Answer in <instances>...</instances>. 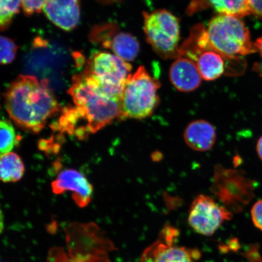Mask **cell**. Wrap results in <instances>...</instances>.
Segmentation results:
<instances>
[{"mask_svg": "<svg viewBox=\"0 0 262 262\" xmlns=\"http://www.w3.org/2000/svg\"><path fill=\"white\" fill-rule=\"evenodd\" d=\"M251 215L255 227L262 231V199L255 203L251 209Z\"/></svg>", "mask_w": 262, "mask_h": 262, "instance_id": "cell-22", "label": "cell"}, {"mask_svg": "<svg viewBox=\"0 0 262 262\" xmlns=\"http://www.w3.org/2000/svg\"><path fill=\"white\" fill-rule=\"evenodd\" d=\"M212 7L221 15L244 17L251 13L248 0H192L189 6V14L198 10Z\"/></svg>", "mask_w": 262, "mask_h": 262, "instance_id": "cell-15", "label": "cell"}, {"mask_svg": "<svg viewBox=\"0 0 262 262\" xmlns=\"http://www.w3.org/2000/svg\"><path fill=\"white\" fill-rule=\"evenodd\" d=\"M42 11L52 24L64 31L73 30L80 21V0H49Z\"/></svg>", "mask_w": 262, "mask_h": 262, "instance_id": "cell-12", "label": "cell"}, {"mask_svg": "<svg viewBox=\"0 0 262 262\" xmlns=\"http://www.w3.org/2000/svg\"><path fill=\"white\" fill-rule=\"evenodd\" d=\"M184 139L190 148L199 152L210 150L216 141V130L206 120L193 121L186 127Z\"/></svg>", "mask_w": 262, "mask_h": 262, "instance_id": "cell-14", "label": "cell"}, {"mask_svg": "<svg viewBox=\"0 0 262 262\" xmlns=\"http://www.w3.org/2000/svg\"><path fill=\"white\" fill-rule=\"evenodd\" d=\"M257 151L258 157L262 161V136L258 139L257 144Z\"/></svg>", "mask_w": 262, "mask_h": 262, "instance_id": "cell-24", "label": "cell"}, {"mask_svg": "<svg viewBox=\"0 0 262 262\" xmlns=\"http://www.w3.org/2000/svg\"><path fill=\"white\" fill-rule=\"evenodd\" d=\"M178 229L166 226L155 243L147 248L140 262H196L199 251L177 245Z\"/></svg>", "mask_w": 262, "mask_h": 262, "instance_id": "cell-10", "label": "cell"}, {"mask_svg": "<svg viewBox=\"0 0 262 262\" xmlns=\"http://www.w3.org/2000/svg\"><path fill=\"white\" fill-rule=\"evenodd\" d=\"M97 2H99L101 4L103 5H111L114 3H119L122 0H96Z\"/></svg>", "mask_w": 262, "mask_h": 262, "instance_id": "cell-25", "label": "cell"}, {"mask_svg": "<svg viewBox=\"0 0 262 262\" xmlns=\"http://www.w3.org/2000/svg\"><path fill=\"white\" fill-rule=\"evenodd\" d=\"M207 32L213 47L226 56L239 57L257 51L248 28L236 16H215L209 22Z\"/></svg>", "mask_w": 262, "mask_h": 262, "instance_id": "cell-5", "label": "cell"}, {"mask_svg": "<svg viewBox=\"0 0 262 262\" xmlns=\"http://www.w3.org/2000/svg\"><path fill=\"white\" fill-rule=\"evenodd\" d=\"M114 30L102 42L104 48L111 49L117 56L126 61L135 60L139 53L140 45L137 39L126 32H118Z\"/></svg>", "mask_w": 262, "mask_h": 262, "instance_id": "cell-16", "label": "cell"}, {"mask_svg": "<svg viewBox=\"0 0 262 262\" xmlns=\"http://www.w3.org/2000/svg\"><path fill=\"white\" fill-rule=\"evenodd\" d=\"M10 117L23 129L39 133L49 119L58 112L59 104L47 80L20 75L5 93Z\"/></svg>", "mask_w": 262, "mask_h": 262, "instance_id": "cell-1", "label": "cell"}, {"mask_svg": "<svg viewBox=\"0 0 262 262\" xmlns=\"http://www.w3.org/2000/svg\"><path fill=\"white\" fill-rule=\"evenodd\" d=\"M68 93L90 134L96 133L121 117V100L106 94L83 73L74 75Z\"/></svg>", "mask_w": 262, "mask_h": 262, "instance_id": "cell-2", "label": "cell"}, {"mask_svg": "<svg viewBox=\"0 0 262 262\" xmlns=\"http://www.w3.org/2000/svg\"><path fill=\"white\" fill-rule=\"evenodd\" d=\"M146 41L162 58L180 57L179 19L167 10L143 12Z\"/></svg>", "mask_w": 262, "mask_h": 262, "instance_id": "cell-7", "label": "cell"}, {"mask_svg": "<svg viewBox=\"0 0 262 262\" xmlns=\"http://www.w3.org/2000/svg\"><path fill=\"white\" fill-rule=\"evenodd\" d=\"M131 66L116 55L97 51L91 55L83 73L111 97L122 100Z\"/></svg>", "mask_w": 262, "mask_h": 262, "instance_id": "cell-6", "label": "cell"}, {"mask_svg": "<svg viewBox=\"0 0 262 262\" xmlns=\"http://www.w3.org/2000/svg\"><path fill=\"white\" fill-rule=\"evenodd\" d=\"M22 6L21 0H0V27L6 30L11 24L13 18L18 14Z\"/></svg>", "mask_w": 262, "mask_h": 262, "instance_id": "cell-18", "label": "cell"}, {"mask_svg": "<svg viewBox=\"0 0 262 262\" xmlns=\"http://www.w3.org/2000/svg\"><path fill=\"white\" fill-rule=\"evenodd\" d=\"M211 190L225 207L232 213L242 210L253 195V182L243 172L215 166Z\"/></svg>", "mask_w": 262, "mask_h": 262, "instance_id": "cell-8", "label": "cell"}, {"mask_svg": "<svg viewBox=\"0 0 262 262\" xmlns=\"http://www.w3.org/2000/svg\"><path fill=\"white\" fill-rule=\"evenodd\" d=\"M232 214L210 196L201 194L196 196L190 206L188 224L196 233L210 236L223 223L230 220Z\"/></svg>", "mask_w": 262, "mask_h": 262, "instance_id": "cell-9", "label": "cell"}, {"mask_svg": "<svg viewBox=\"0 0 262 262\" xmlns=\"http://www.w3.org/2000/svg\"><path fill=\"white\" fill-rule=\"evenodd\" d=\"M52 191L61 194L66 191L73 192V199L79 207L84 208L90 204L93 188L81 173L73 169H68L59 173L52 183Z\"/></svg>", "mask_w": 262, "mask_h": 262, "instance_id": "cell-11", "label": "cell"}, {"mask_svg": "<svg viewBox=\"0 0 262 262\" xmlns=\"http://www.w3.org/2000/svg\"><path fill=\"white\" fill-rule=\"evenodd\" d=\"M24 164L17 154L9 152L1 155L0 178L2 182H17L24 176Z\"/></svg>", "mask_w": 262, "mask_h": 262, "instance_id": "cell-17", "label": "cell"}, {"mask_svg": "<svg viewBox=\"0 0 262 262\" xmlns=\"http://www.w3.org/2000/svg\"><path fill=\"white\" fill-rule=\"evenodd\" d=\"M160 87V82L140 67L126 81L121 100L120 119L142 120L151 116L159 103Z\"/></svg>", "mask_w": 262, "mask_h": 262, "instance_id": "cell-4", "label": "cell"}, {"mask_svg": "<svg viewBox=\"0 0 262 262\" xmlns=\"http://www.w3.org/2000/svg\"><path fill=\"white\" fill-rule=\"evenodd\" d=\"M180 57L191 60L196 66L200 74L206 81L217 79L226 71L232 74L237 72L233 69L244 62H238L239 57L226 56L217 50L209 41L207 29L202 24L196 25L190 31L189 37L179 49Z\"/></svg>", "mask_w": 262, "mask_h": 262, "instance_id": "cell-3", "label": "cell"}, {"mask_svg": "<svg viewBox=\"0 0 262 262\" xmlns=\"http://www.w3.org/2000/svg\"><path fill=\"white\" fill-rule=\"evenodd\" d=\"M0 137H1V155L11 152L16 143V137L14 126L8 120H2L0 124Z\"/></svg>", "mask_w": 262, "mask_h": 262, "instance_id": "cell-19", "label": "cell"}, {"mask_svg": "<svg viewBox=\"0 0 262 262\" xmlns=\"http://www.w3.org/2000/svg\"><path fill=\"white\" fill-rule=\"evenodd\" d=\"M169 77L176 89L184 93L198 89L202 78L194 62L184 57H180L173 62L170 68Z\"/></svg>", "mask_w": 262, "mask_h": 262, "instance_id": "cell-13", "label": "cell"}, {"mask_svg": "<svg viewBox=\"0 0 262 262\" xmlns=\"http://www.w3.org/2000/svg\"><path fill=\"white\" fill-rule=\"evenodd\" d=\"M18 47L12 39L6 37H1V63L8 64L14 61Z\"/></svg>", "mask_w": 262, "mask_h": 262, "instance_id": "cell-20", "label": "cell"}, {"mask_svg": "<svg viewBox=\"0 0 262 262\" xmlns=\"http://www.w3.org/2000/svg\"><path fill=\"white\" fill-rule=\"evenodd\" d=\"M254 45L257 48V51L260 53L261 60L254 64L253 70L262 77V37L257 39L254 42Z\"/></svg>", "mask_w": 262, "mask_h": 262, "instance_id": "cell-23", "label": "cell"}, {"mask_svg": "<svg viewBox=\"0 0 262 262\" xmlns=\"http://www.w3.org/2000/svg\"><path fill=\"white\" fill-rule=\"evenodd\" d=\"M22 9L26 16L41 12L49 0H21Z\"/></svg>", "mask_w": 262, "mask_h": 262, "instance_id": "cell-21", "label": "cell"}]
</instances>
